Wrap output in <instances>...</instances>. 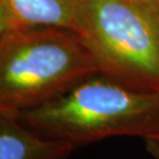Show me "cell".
Masks as SVG:
<instances>
[{"label": "cell", "mask_w": 159, "mask_h": 159, "mask_svg": "<svg viewBox=\"0 0 159 159\" xmlns=\"http://www.w3.org/2000/svg\"><path fill=\"white\" fill-rule=\"evenodd\" d=\"M85 39L57 27H19L0 36V114L16 116L99 74Z\"/></svg>", "instance_id": "cell-2"}, {"label": "cell", "mask_w": 159, "mask_h": 159, "mask_svg": "<svg viewBox=\"0 0 159 159\" xmlns=\"http://www.w3.org/2000/svg\"><path fill=\"white\" fill-rule=\"evenodd\" d=\"M18 27H57L83 37L85 0H1Z\"/></svg>", "instance_id": "cell-4"}, {"label": "cell", "mask_w": 159, "mask_h": 159, "mask_svg": "<svg viewBox=\"0 0 159 159\" xmlns=\"http://www.w3.org/2000/svg\"><path fill=\"white\" fill-rule=\"evenodd\" d=\"M16 117L39 136L75 148L115 137L144 139L159 131V91L131 89L99 73Z\"/></svg>", "instance_id": "cell-1"}, {"label": "cell", "mask_w": 159, "mask_h": 159, "mask_svg": "<svg viewBox=\"0 0 159 159\" xmlns=\"http://www.w3.org/2000/svg\"><path fill=\"white\" fill-rule=\"evenodd\" d=\"M156 7H157V11H158V16H159V3L156 2Z\"/></svg>", "instance_id": "cell-8"}, {"label": "cell", "mask_w": 159, "mask_h": 159, "mask_svg": "<svg viewBox=\"0 0 159 159\" xmlns=\"http://www.w3.org/2000/svg\"><path fill=\"white\" fill-rule=\"evenodd\" d=\"M148 154L153 159H159V131L143 139Z\"/></svg>", "instance_id": "cell-7"}, {"label": "cell", "mask_w": 159, "mask_h": 159, "mask_svg": "<svg viewBox=\"0 0 159 159\" xmlns=\"http://www.w3.org/2000/svg\"><path fill=\"white\" fill-rule=\"evenodd\" d=\"M13 28H19V27L13 21L11 15L6 8L4 3L0 0V36Z\"/></svg>", "instance_id": "cell-6"}, {"label": "cell", "mask_w": 159, "mask_h": 159, "mask_svg": "<svg viewBox=\"0 0 159 159\" xmlns=\"http://www.w3.org/2000/svg\"><path fill=\"white\" fill-rule=\"evenodd\" d=\"M83 38L100 74L131 89L159 91V16L153 0H85Z\"/></svg>", "instance_id": "cell-3"}, {"label": "cell", "mask_w": 159, "mask_h": 159, "mask_svg": "<svg viewBox=\"0 0 159 159\" xmlns=\"http://www.w3.org/2000/svg\"><path fill=\"white\" fill-rule=\"evenodd\" d=\"M75 149L69 142L39 136L15 116L0 114V159H67Z\"/></svg>", "instance_id": "cell-5"}]
</instances>
